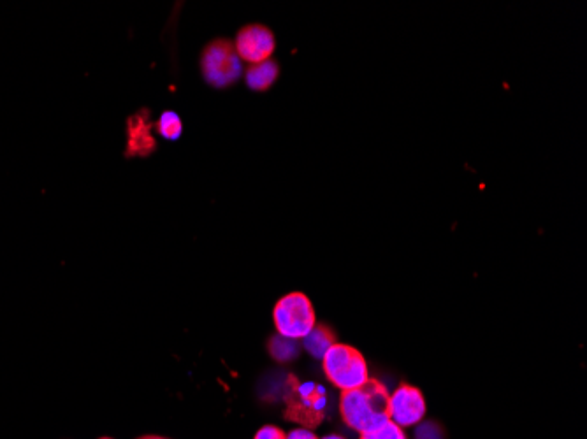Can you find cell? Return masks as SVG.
Returning <instances> with one entry per match:
<instances>
[{
  "instance_id": "cell-1",
  "label": "cell",
  "mask_w": 587,
  "mask_h": 439,
  "mask_svg": "<svg viewBox=\"0 0 587 439\" xmlns=\"http://www.w3.org/2000/svg\"><path fill=\"white\" fill-rule=\"evenodd\" d=\"M389 392L377 380L354 390L341 392L340 411L343 422L354 431H370L389 420Z\"/></svg>"
},
{
  "instance_id": "cell-2",
  "label": "cell",
  "mask_w": 587,
  "mask_h": 439,
  "mask_svg": "<svg viewBox=\"0 0 587 439\" xmlns=\"http://www.w3.org/2000/svg\"><path fill=\"white\" fill-rule=\"evenodd\" d=\"M327 411V390L315 382H299L289 376L285 385V418L303 429L319 427Z\"/></svg>"
},
{
  "instance_id": "cell-3",
  "label": "cell",
  "mask_w": 587,
  "mask_h": 439,
  "mask_svg": "<svg viewBox=\"0 0 587 439\" xmlns=\"http://www.w3.org/2000/svg\"><path fill=\"white\" fill-rule=\"evenodd\" d=\"M322 360L327 380L341 392L357 389L370 380L366 359L354 346L336 343L327 350Z\"/></svg>"
},
{
  "instance_id": "cell-4",
  "label": "cell",
  "mask_w": 587,
  "mask_h": 439,
  "mask_svg": "<svg viewBox=\"0 0 587 439\" xmlns=\"http://www.w3.org/2000/svg\"><path fill=\"white\" fill-rule=\"evenodd\" d=\"M201 71L204 80L213 88L231 87L240 80L243 64L234 44L227 39H217L204 48L201 55Z\"/></svg>"
},
{
  "instance_id": "cell-5",
  "label": "cell",
  "mask_w": 587,
  "mask_h": 439,
  "mask_svg": "<svg viewBox=\"0 0 587 439\" xmlns=\"http://www.w3.org/2000/svg\"><path fill=\"white\" fill-rule=\"evenodd\" d=\"M278 334L283 338L303 339L317 325L313 304L305 294L292 292L276 303L273 311Z\"/></svg>"
},
{
  "instance_id": "cell-6",
  "label": "cell",
  "mask_w": 587,
  "mask_h": 439,
  "mask_svg": "<svg viewBox=\"0 0 587 439\" xmlns=\"http://www.w3.org/2000/svg\"><path fill=\"white\" fill-rule=\"evenodd\" d=\"M275 46L273 32L268 27H264V25L252 23V25H247V27H243L238 32L234 50H236L241 60L254 65L269 60L273 55V51H275Z\"/></svg>"
},
{
  "instance_id": "cell-7",
  "label": "cell",
  "mask_w": 587,
  "mask_h": 439,
  "mask_svg": "<svg viewBox=\"0 0 587 439\" xmlns=\"http://www.w3.org/2000/svg\"><path fill=\"white\" fill-rule=\"evenodd\" d=\"M426 415V401L421 390L414 385H401L392 396H389V420L403 427H414L421 424Z\"/></svg>"
},
{
  "instance_id": "cell-8",
  "label": "cell",
  "mask_w": 587,
  "mask_h": 439,
  "mask_svg": "<svg viewBox=\"0 0 587 439\" xmlns=\"http://www.w3.org/2000/svg\"><path fill=\"white\" fill-rule=\"evenodd\" d=\"M155 123L150 122L148 111L143 109L138 115L127 120V157H148L155 150V137L152 130Z\"/></svg>"
},
{
  "instance_id": "cell-9",
  "label": "cell",
  "mask_w": 587,
  "mask_h": 439,
  "mask_svg": "<svg viewBox=\"0 0 587 439\" xmlns=\"http://www.w3.org/2000/svg\"><path fill=\"white\" fill-rule=\"evenodd\" d=\"M278 74H280L278 64H276L275 60L269 58L266 62L248 67L247 85L255 92H266V90L273 87Z\"/></svg>"
},
{
  "instance_id": "cell-10",
  "label": "cell",
  "mask_w": 587,
  "mask_h": 439,
  "mask_svg": "<svg viewBox=\"0 0 587 439\" xmlns=\"http://www.w3.org/2000/svg\"><path fill=\"white\" fill-rule=\"evenodd\" d=\"M303 339H305L303 345H305L308 352L312 353L315 359H324L327 350H329L331 346L336 345V336H334V332L324 324L315 325L312 331L308 332Z\"/></svg>"
},
{
  "instance_id": "cell-11",
  "label": "cell",
  "mask_w": 587,
  "mask_h": 439,
  "mask_svg": "<svg viewBox=\"0 0 587 439\" xmlns=\"http://www.w3.org/2000/svg\"><path fill=\"white\" fill-rule=\"evenodd\" d=\"M269 353L273 359L278 362H290V360L298 359L299 345L296 339L283 338V336H275L269 341Z\"/></svg>"
},
{
  "instance_id": "cell-12",
  "label": "cell",
  "mask_w": 587,
  "mask_h": 439,
  "mask_svg": "<svg viewBox=\"0 0 587 439\" xmlns=\"http://www.w3.org/2000/svg\"><path fill=\"white\" fill-rule=\"evenodd\" d=\"M155 130H157L160 136L164 137V139L176 141L178 137L182 136V120H180V116L173 113V111H166L164 115L160 116L159 122L155 123Z\"/></svg>"
},
{
  "instance_id": "cell-13",
  "label": "cell",
  "mask_w": 587,
  "mask_h": 439,
  "mask_svg": "<svg viewBox=\"0 0 587 439\" xmlns=\"http://www.w3.org/2000/svg\"><path fill=\"white\" fill-rule=\"evenodd\" d=\"M359 439H406V436L399 425L387 420L384 424L377 425L370 431L361 432Z\"/></svg>"
},
{
  "instance_id": "cell-14",
  "label": "cell",
  "mask_w": 587,
  "mask_h": 439,
  "mask_svg": "<svg viewBox=\"0 0 587 439\" xmlns=\"http://www.w3.org/2000/svg\"><path fill=\"white\" fill-rule=\"evenodd\" d=\"M254 439H287V434L276 425H264L257 431Z\"/></svg>"
},
{
  "instance_id": "cell-15",
  "label": "cell",
  "mask_w": 587,
  "mask_h": 439,
  "mask_svg": "<svg viewBox=\"0 0 587 439\" xmlns=\"http://www.w3.org/2000/svg\"><path fill=\"white\" fill-rule=\"evenodd\" d=\"M417 439H442L438 425L433 422H426L417 429Z\"/></svg>"
},
{
  "instance_id": "cell-16",
  "label": "cell",
  "mask_w": 587,
  "mask_h": 439,
  "mask_svg": "<svg viewBox=\"0 0 587 439\" xmlns=\"http://www.w3.org/2000/svg\"><path fill=\"white\" fill-rule=\"evenodd\" d=\"M287 439H319L315 434H313L310 429H294V431L287 434Z\"/></svg>"
},
{
  "instance_id": "cell-17",
  "label": "cell",
  "mask_w": 587,
  "mask_h": 439,
  "mask_svg": "<svg viewBox=\"0 0 587 439\" xmlns=\"http://www.w3.org/2000/svg\"><path fill=\"white\" fill-rule=\"evenodd\" d=\"M322 439H345V438H341V436H338V434H329V436H326V438H322Z\"/></svg>"
},
{
  "instance_id": "cell-18",
  "label": "cell",
  "mask_w": 587,
  "mask_h": 439,
  "mask_svg": "<svg viewBox=\"0 0 587 439\" xmlns=\"http://www.w3.org/2000/svg\"><path fill=\"white\" fill-rule=\"evenodd\" d=\"M138 439H169V438H162V436H143V438Z\"/></svg>"
},
{
  "instance_id": "cell-19",
  "label": "cell",
  "mask_w": 587,
  "mask_h": 439,
  "mask_svg": "<svg viewBox=\"0 0 587 439\" xmlns=\"http://www.w3.org/2000/svg\"><path fill=\"white\" fill-rule=\"evenodd\" d=\"M101 439H113V438H101Z\"/></svg>"
}]
</instances>
